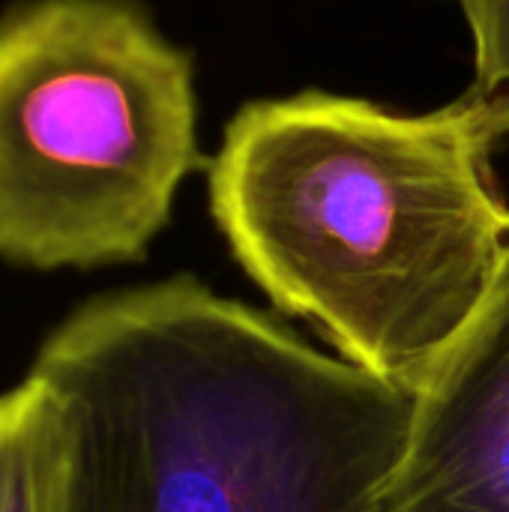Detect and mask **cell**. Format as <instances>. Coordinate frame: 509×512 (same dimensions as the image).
<instances>
[{
  "label": "cell",
  "instance_id": "cell-2",
  "mask_svg": "<svg viewBox=\"0 0 509 512\" xmlns=\"http://www.w3.org/2000/svg\"><path fill=\"white\" fill-rule=\"evenodd\" d=\"M30 375L63 408V512H387L414 420V393L192 276L84 303Z\"/></svg>",
  "mask_w": 509,
  "mask_h": 512
},
{
  "label": "cell",
  "instance_id": "cell-5",
  "mask_svg": "<svg viewBox=\"0 0 509 512\" xmlns=\"http://www.w3.org/2000/svg\"><path fill=\"white\" fill-rule=\"evenodd\" d=\"M66 423L39 378L0 393V512H63Z\"/></svg>",
  "mask_w": 509,
  "mask_h": 512
},
{
  "label": "cell",
  "instance_id": "cell-3",
  "mask_svg": "<svg viewBox=\"0 0 509 512\" xmlns=\"http://www.w3.org/2000/svg\"><path fill=\"white\" fill-rule=\"evenodd\" d=\"M198 165L195 60L141 0L0 9L3 261H138Z\"/></svg>",
  "mask_w": 509,
  "mask_h": 512
},
{
  "label": "cell",
  "instance_id": "cell-6",
  "mask_svg": "<svg viewBox=\"0 0 509 512\" xmlns=\"http://www.w3.org/2000/svg\"><path fill=\"white\" fill-rule=\"evenodd\" d=\"M471 36L474 87L509 90V0H453Z\"/></svg>",
  "mask_w": 509,
  "mask_h": 512
},
{
  "label": "cell",
  "instance_id": "cell-1",
  "mask_svg": "<svg viewBox=\"0 0 509 512\" xmlns=\"http://www.w3.org/2000/svg\"><path fill=\"white\" fill-rule=\"evenodd\" d=\"M509 90L432 111L300 90L246 102L207 162L243 270L348 363L417 393L509 276Z\"/></svg>",
  "mask_w": 509,
  "mask_h": 512
},
{
  "label": "cell",
  "instance_id": "cell-4",
  "mask_svg": "<svg viewBox=\"0 0 509 512\" xmlns=\"http://www.w3.org/2000/svg\"><path fill=\"white\" fill-rule=\"evenodd\" d=\"M387 512H509V276L414 393Z\"/></svg>",
  "mask_w": 509,
  "mask_h": 512
}]
</instances>
